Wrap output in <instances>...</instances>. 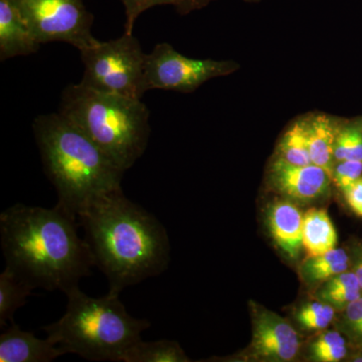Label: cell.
Wrapping results in <instances>:
<instances>
[{
    "mask_svg": "<svg viewBox=\"0 0 362 362\" xmlns=\"http://www.w3.org/2000/svg\"><path fill=\"white\" fill-rule=\"evenodd\" d=\"M78 218L54 209L18 204L0 214L6 267L33 288L66 293L90 274L94 258L78 233Z\"/></svg>",
    "mask_w": 362,
    "mask_h": 362,
    "instance_id": "cell-1",
    "label": "cell"
},
{
    "mask_svg": "<svg viewBox=\"0 0 362 362\" xmlns=\"http://www.w3.org/2000/svg\"><path fill=\"white\" fill-rule=\"evenodd\" d=\"M95 266L103 272L110 294L165 270L169 242L153 214L131 202L122 189L105 194L78 216Z\"/></svg>",
    "mask_w": 362,
    "mask_h": 362,
    "instance_id": "cell-2",
    "label": "cell"
},
{
    "mask_svg": "<svg viewBox=\"0 0 362 362\" xmlns=\"http://www.w3.org/2000/svg\"><path fill=\"white\" fill-rule=\"evenodd\" d=\"M33 127L45 175L58 194L57 206L78 218L100 197L122 189L126 171L65 117L40 115Z\"/></svg>",
    "mask_w": 362,
    "mask_h": 362,
    "instance_id": "cell-3",
    "label": "cell"
},
{
    "mask_svg": "<svg viewBox=\"0 0 362 362\" xmlns=\"http://www.w3.org/2000/svg\"><path fill=\"white\" fill-rule=\"evenodd\" d=\"M59 113L89 136L124 171L134 165L148 145L150 112L141 99L78 83L63 90Z\"/></svg>",
    "mask_w": 362,
    "mask_h": 362,
    "instance_id": "cell-4",
    "label": "cell"
},
{
    "mask_svg": "<svg viewBox=\"0 0 362 362\" xmlns=\"http://www.w3.org/2000/svg\"><path fill=\"white\" fill-rule=\"evenodd\" d=\"M65 314L56 322L42 327L47 339L92 361L120 362L124 352L141 340L151 323L137 319L126 310L119 295L93 298L78 286L66 293Z\"/></svg>",
    "mask_w": 362,
    "mask_h": 362,
    "instance_id": "cell-5",
    "label": "cell"
},
{
    "mask_svg": "<svg viewBox=\"0 0 362 362\" xmlns=\"http://www.w3.org/2000/svg\"><path fill=\"white\" fill-rule=\"evenodd\" d=\"M84 76L81 83L103 92L141 99L147 54L134 35L98 42L81 52Z\"/></svg>",
    "mask_w": 362,
    "mask_h": 362,
    "instance_id": "cell-6",
    "label": "cell"
},
{
    "mask_svg": "<svg viewBox=\"0 0 362 362\" xmlns=\"http://www.w3.org/2000/svg\"><path fill=\"white\" fill-rule=\"evenodd\" d=\"M23 20L40 45L68 42L78 51L96 44L94 16L84 0H16Z\"/></svg>",
    "mask_w": 362,
    "mask_h": 362,
    "instance_id": "cell-7",
    "label": "cell"
},
{
    "mask_svg": "<svg viewBox=\"0 0 362 362\" xmlns=\"http://www.w3.org/2000/svg\"><path fill=\"white\" fill-rule=\"evenodd\" d=\"M238 68L239 66L230 61L187 58L170 45L162 42L147 54L144 90L192 92L206 81L230 75Z\"/></svg>",
    "mask_w": 362,
    "mask_h": 362,
    "instance_id": "cell-8",
    "label": "cell"
},
{
    "mask_svg": "<svg viewBox=\"0 0 362 362\" xmlns=\"http://www.w3.org/2000/svg\"><path fill=\"white\" fill-rule=\"evenodd\" d=\"M252 337L250 354L262 361L288 362L294 361L301 346V339L289 321L252 304Z\"/></svg>",
    "mask_w": 362,
    "mask_h": 362,
    "instance_id": "cell-9",
    "label": "cell"
},
{
    "mask_svg": "<svg viewBox=\"0 0 362 362\" xmlns=\"http://www.w3.org/2000/svg\"><path fill=\"white\" fill-rule=\"evenodd\" d=\"M269 181L286 199L309 204L327 195L332 178L325 169L315 164L295 165L277 157L272 162Z\"/></svg>",
    "mask_w": 362,
    "mask_h": 362,
    "instance_id": "cell-10",
    "label": "cell"
},
{
    "mask_svg": "<svg viewBox=\"0 0 362 362\" xmlns=\"http://www.w3.org/2000/svg\"><path fill=\"white\" fill-rule=\"evenodd\" d=\"M66 354L65 349L13 322L0 335V362H49Z\"/></svg>",
    "mask_w": 362,
    "mask_h": 362,
    "instance_id": "cell-11",
    "label": "cell"
},
{
    "mask_svg": "<svg viewBox=\"0 0 362 362\" xmlns=\"http://www.w3.org/2000/svg\"><path fill=\"white\" fill-rule=\"evenodd\" d=\"M303 218L304 214L290 199L273 202L267 211L272 238L288 258H299L303 247Z\"/></svg>",
    "mask_w": 362,
    "mask_h": 362,
    "instance_id": "cell-12",
    "label": "cell"
},
{
    "mask_svg": "<svg viewBox=\"0 0 362 362\" xmlns=\"http://www.w3.org/2000/svg\"><path fill=\"white\" fill-rule=\"evenodd\" d=\"M16 0H0V59L28 56L39 51Z\"/></svg>",
    "mask_w": 362,
    "mask_h": 362,
    "instance_id": "cell-13",
    "label": "cell"
},
{
    "mask_svg": "<svg viewBox=\"0 0 362 362\" xmlns=\"http://www.w3.org/2000/svg\"><path fill=\"white\" fill-rule=\"evenodd\" d=\"M303 121L312 163L325 169L332 178L338 128L329 117L322 114Z\"/></svg>",
    "mask_w": 362,
    "mask_h": 362,
    "instance_id": "cell-14",
    "label": "cell"
},
{
    "mask_svg": "<svg viewBox=\"0 0 362 362\" xmlns=\"http://www.w3.org/2000/svg\"><path fill=\"white\" fill-rule=\"evenodd\" d=\"M337 233L324 209L312 207L304 214L303 247L308 257L319 256L335 249Z\"/></svg>",
    "mask_w": 362,
    "mask_h": 362,
    "instance_id": "cell-15",
    "label": "cell"
},
{
    "mask_svg": "<svg viewBox=\"0 0 362 362\" xmlns=\"http://www.w3.org/2000/svg\"><path fill=\"white\" fill-rule=\"evenodd\" d=\"M33 289L30 283L6 266L0 275V327L13 322L14 314L26 303Z\"/></svg>",
    "mask_w": 362,
    "mask_h": 362,
    "instance_id": "cell-16",
    "label": "cell"
},
{
    "mask_svg": "<svg viewBox=\"0 0 362 362\" xmlns=\"http://www.w3.org/2000/svg\"><path fill=\"white\" fill-rule=\"evenodd\" d=\"M349 252L343 249L331 250L325 254L308 257L300 266V273L309 285L326 282L338 274L349 270Z\"/></svg>",
    "mask_w": 362,
    "mask_h": 362,
    "instance_id": "cell-17",
    "label": "cell"
},
{
    "mask_svg": "<svg viewBox=\"0 0 362 362\" xmlns=\"http://www.w3.org/2000/svg\"><path fill=\"white\" fill-rule=\"evenodd\" d=\"M121 361L185 362L188 358L175 341L163 339L144 342L141 339L124 352Z\"/></svg>",
    "mask_w": 362,
    "mask_h": 362,
    "instance_id": "cell-18",
    "label": "cell"
},
{
    "mask_svg": "<svg viewBox=\"0 0 362 362\" xmlns=\"http://www.w3.org/2000/svg\"><path fill=\"white\" fill-rule=\"evenodd\" d=\"M295 165H310L312 163L305 132L304 121H297L286 131L279 143V156Z\"/></svg>",
    "mask_w": 362,
    "mask_h": 362,
    "instance_id": "cell-19",
    "label": "cell"
},
{
    "mask_svg": "<svg viewBox=\"0 0 362 362\" xmlns=\"http://www.w3.org/2000/svg\"><path fill=\"white\" fill-rule=\"evenodd\" d=\"M347 352V341L340 331L328 330L310 343L308 358L317 362H338L346 357Z\"/></svg>",
    "mask_w": 362,
    "mask_h": 362,
    "instance_id": "cell-20",
    "label": "cell"
},
{
    "mask_svg": "<svg viewBox=\"0 0 362 362\" xmlns=\"http://www.w3.org/2000/svg\"><path fill=\"white\" fill-rule=\"evenodd\" d=\"M335 309L330 305L317 299L305 303L296 312V320L304 329L320 331L327 329L334 321Z\"/></svg>",
    "mask_w": 362,
    "mask_h": 362,
    "instance_id": "cell-21",
    "label": "cell"
},
{
    "mask_svg": "<svg viewBox=\"0 0 362 362\" xmlns=\"http://www.w3.org/2000/svg\"><path fill=\"white\" fill-rule=\"evenodd\" d=\"M343 160L362 162V128L359 126H347L337 131L334 161Z\"/></svg>",
    "mask_w": 362,
    "mask_h": 362,
    "instance_id": "cell-22",
    "label": "cell"
},
{
    "mask_svg": "<svg viewBox=\"0 0 362 362\" xmlns=\"http://www.w3.org/2000/svg\"><path fill=\"white\" fill-rule=\"evenodd\" d=\"M338 320V329L349 341L362 349V297L349 304Z\"/></svg>",
    "mask_w": 362,
    "mask_h": 362,
    "instance_id": "cell-23",
    "label": "cell"
},
{
    "mask_svg": "<svg viewBox=\"0 0 362 362\" xmlns=\"http://www.w3.org/2000/svg\"><path fill=\"white\" fill-rule=\"evenodd\" d=\"M124 8H125L126 21L124 30L128 35H132L135 21L140 14L147 9L157 6H178L180 0H121Z\"/></svg>",
    "mask_w": 362,
    "mask_h": 362,
    "instance_id": "cell-24",
    "label": "cell"
},
{
    "mask_svg": "<svg viewBox=\"0 0 362 362\" xmlns=\"http://www.w3.org/2000/svg\"><path fill=\"white\" fill-rule=\"evenodd\" d=\"M362 175V162L343 160L335 162L332 171V182L344 194Z\"/></svg>",
    "mask_w": 362,
    "mask_h": 362,
    "instance_id": "cell-25",
    "label": "cell"
},
{
    "mask_svg": "<svg viewBox=\"0 0 362 362\" xmlns=\"http://www.w3.org/2000/svg\"><path fill=\"white\" fill-rule=\"evenodd\" d=\"M317 299L325 302L337 311H343L349 304L362 297L361 290H337V291H322L318 290Z\"/></svg>",
    "mask_w": 362,
    "mask_h": 362,
    "instance_id": "cell-26",
    "label": "cell"
},
{
    "mask_svg": "<svg viewBox=\"0 0 362 362\" xmlns=\"http://www.w3.org/2000/svg\"><path fill=\"white\" fill-rule=\"evenodd\" d=\"M361 290L356 274L352 271L343 272L324 282L319 290L322 291H337V290ZM362 291V290H361Z\"/></svg>",
    "mask_w": 362,
    "mask_h": 362,
    "instance_id": "cell-27",
    "label": "cell"
},
{
    "mask_svg": "<svg viewBox=\"0 0 362 362\" xmlns=\"http://www.w3.org/2000/svg\"><path fill=\"white\" fill-rule=\"evenodd\" d=\"M344 195L351 211L362 218V177L356 180L354 185L344 192Z\"/></svg>",
    "mask_w": 362,
    "mask_h": 362,
    "instance_id": "cell-28",
    "label": "cell"
},
{
    "mask_svg": "<svg viewBox=\"0 0 362 362\" xmlns=\"http://www.w3.org/2000/svg\"><path fill=\"white\" fill-rule=\"evenodd\" d=\"M351 271L356 274L362 290V244L354 245L349 255Z\"/></svg>",
    "mask_w": 362,
    "mask_h": 362,
    "instance_id": "cell-29",
    "label": "cell"
},
{
    "mask_svg": "<svg viewBox=\"0 0 362 362\" xmlns=\"http://www.w3.org/2000/svg\"><path fill=\"white\" fill-rule=\"evenodd\" d=\"M213 0H180V4L176 8L180 13H187L194 9H199L207 6Z\"/></svg>",
    "mask_w": 362,
    "mask_h": 362,
    "instance_id": "cell-30",
    "label": "cell"
},
{
    "mask_svg": "<svg viewBox=\"0 0 362 362\" xmlns=\"http://www.w3.org/2000/svg\"><path fill=\"white\" fill-rule=\"evenodd\" d=\"M354 361H362V356H357Z\"/></svg>",
    "mask_w": 362,
    "mask_h": 362,
    "instance_id": "cell-31",
    "label": "cell"
},
{
    "mask_svg": "<svg viewBox=\"0 0 362 362\" xmlns=\"http://www.w3.org/2000/svg\"><path fill=\"white\" fill-rule=\"evenodd\" d=\"M245 1L256 2V1H259V0H245Z\"/></svg>",
    "mask_w": 362,
    "mask_h": 362,
    "instance_id": "cell-32",
    "label": "cell"
}]
</instances>
